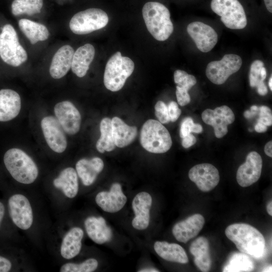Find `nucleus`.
Listing matches in <instances>:
<instances>
[{
    "instance_id": "1",
    "label": "nucleus",
    "mask_w": 272,
    "mask_h": 272,
    "mask_svg": "<svg viewBox=\"0 0 272 272\" xmlns=\"http://www.w3.org/2000/svg\"><path fill=\"white\" fill-rule=\"evenodd\" d=\"M225 234L241 252L256 258L264 254V238L254 227L244 223L233 224L227 227Z\"/></svg>"
},
{
    "instance_id": "2",
    "label": "nucleus",
    "mask_w": 272,
    "mask_h": 272,
    "mask_svg": "<svg viewBox=\"0 0 272 272\" xmlns=\"http://www.w3.org/2000/svg\"><path fill=\"white\" fill-rule=\"evenodd\" d=\"M143 17L147 28L153 37L158 41H165L173 31L169 10L164 5L156 2L146 3L142 9Z\"/></svg>"
},
{
    "instance_id": "3",
    "label": "nucleus",
    "mask_w": 272,
    "mask_h": 272,
    "mask_svg": "<svg viewBox=\"0 0 272 272\" xmlns=\"http://www.w3.org/2000/svg\"><path fill=\"white\" fill-rule=\"evenodd\" d=\"M4 162L13 178L21 183H32L38 177V169L36 164L21 149L12 148L8 150L5 154Z\"/></svg>"
},
{
    "instance_id": "4",
    "label": "nucleus",
    "mask_w": 272,
    "mask_h": 272,
    "mask_svg": "<svg viewBox=\"0 0 272 272\" xmlns=\"http://www.w3.org/2000/svg\"><path fill=\"white\" fill-rule=\"evenodd\" d=\"M134 69L133 61L129 57L122 56L119 51L115 53L107 61L104 74L105 87L112 92L120 90Z\"/></svg>"
},
{
    "instance_id": "5",
    "label": "nucleus",
    "mask_w": 272,
    "mask_h": 272,
    "mask_svg": "<svg viewBox=\"0 0 272 272\" xmlns=\"http://www.w3.org/2000/svg\"><path fill=\"white\" fill-rule=\"evenodd\" d=\"M140 142L146 150L156 154L166 152L172 144L168 130L159 121L154 119H149L143 124Z\"/></svg>"
},
{
    "instance_id": "6",
    "label": "nucleus",
    "mask_w": 272,
    "mask_h": 272,
    "mask_svg": "<svg viewBox=\"0 0 272 272\" xmlns=\"http://www.w3.org/2000/svg\"><path fill=\"white\" fill-rule=\"evenodd\" d=\"M0 56L5 62L15 67L27 60V53L20 44L16 30L10 24L5 25L0 34Z\"/></svg>"
},
{
    "instance_id": "7",
    "label": "nucleus",
    "mask_w": 272,
    "mask_h": 272,
    "mask_svg": "<svg viewBox=\"0 0 272 272\" xmlns=\"http://www.w3.org/2000/svg\"><path fill=\"white\" fill-rule=\"evenodd\" d=\"M211 8L229 29H242L247 25L244 10L238 0H212Z\"/></svg>"
},
{
    "instance_id": "8",
    "label": "nucleus",
    "mask_w": 272,
    "mask_h": 272,
    "mask_svg": "<svg viewBox=\"0 0 272 272\" xmlns=\"http://www.w3.org/2000/svg\"><path fill=\"white\" fill-rule=\"evenodd\" d=\"M108 21V16L103 10L90 8L75 14L70 20L69 26L74 33L86 34L103 28Z\"/></svg>"
},
{
    "instance_id": "9",
    "label": "nucleus",
    "mask_w": 272,
    "mask_h": 272,
    "mask_svg": "<svg viewBox=\"0 0 272 272\" xmlns=\"http://www.w3.org/2000/svg\"><path fill=\"white\" fill-rule=\"evenodd\" d=\"M242 64L240 56L225 54L221 60L213 61L207 65L206 74L209 80L216 85L224 84L233 74L238 72Z\"/></svg>"
},
{
    "instance_id": "10",
    "label": "nucleus",
    "mask_w": 272,
    "mask_h": 272,
    "mask_svg": "<svg viewBox=\"0 0 272 272\" xmlns=\"http://www.w3.org/2000/svg\"><path fill=\"white\" fill-rule=\"evenodd\" d=\"M9 212L14 224L22 230H28L33 223V213L27 197L15 194L8 200Z\"/></svg>"
},
{
    "instance_id": "11",
    "label": "nucleus",
    "mask_w": 272,
    "mask_h": 272,
    "mask_svg": "<svg viewBox=\"0 0 272 272\" xmlns=\"http://www.w3.org/2000/svg\"><path fill=\"white\" fill-rule=\"evenodd\" d=\"M203 122L212 126L215 136L222 138L228 132V125L233 123L235 115L228 106L223 105L215 109H206L201 114Z\"/></svg>"
},
{
    "instance_id": "12",
    "label": "nucleus",
    "mask_w": 272,
    "mask_h": 272,
    "mask_svg": "<svg viewBox=\"0 0 272 272\" xmlns=\"http://www.w3.org/2000/svg\"><path fill=\"white\" fill-rule=\"evenodd\" d=\"M41 126L49 148L56 153L64 152L67 147L66 138L57 119L51 116L45 117L41 120Z\"/></svg>"
},
{
    "instance_id": "13",
    "label": "nucleus",
    "mask_w": 272,
    "mask_h": 272,
    "mask_svg": "<svg viewBox=\"0 0 272 272\" xmlns=\"http://www.w3.org/2000/svg\"><path fill=\"white\" fill-rule=\"evenodd\" d=\"M54 111L56 118L65 132L72 135L79 131L81 116L72 102L63 101L57 103L54 106Z\"/></svg>"
},
{
    "instance_id": "14",
    "label": "nucleus",
    "mask_w": 272,
    "mask_h": 272,
    "mask_svg": "<svg viewBox=\"0 0 272 272\" xmlns=\"http://www.w3.org/2000/svg\"><path fill=\"white\" fill-rule=\"evenodd\" d=\"M188 177L203 192L212 190L218 184L220 181L218 169L214 165L209 163L194 166L189 171Z\"/></svg>"
},
{
    "instance_id": "15",
    "label": "nucleus",
    "mask_w": 272,
    "mask_h": 272,
    "mask_svg": "<svg viewBox=\"0 0 272 272\" xmlns=\"http://www.w3.org/2000/svg\"><path fill=\"white\" fill-rule=\"evenodd\" d=\"M262 167V160L260 155L255 151L250 152L246 161L238 168L236 179L242 187H248L255 183L259 179Z\"/></svg>"
},
{
    "instance_id": "16",
    "label": "nucleus",
    "mask_w": 272,
    "mask_h": 272,
    "mask_svg": "<svg viewBox=\"0 0 272 272\" xmlns=\"http://www.w3.org/2000/svg\"><path fill=\"white\" fill-rule=\"evenodd\" d=\"M189 35L194 41L196 47L201 52H208L216 45L218 34L211 26L201 22H193L187 27Z\"/></svg>"
},
{
    "instance_id": "17",
    "label": "nucleus",
    "mask_w": 272,
    "mask_h": 272,
    "mask_svg": "<svg viewBox=\"0 0 272 272\" xmlns=\"http://www.w3.org/2000/svg\"><path fill=\"white\" fill-rule=\"evenodd\" d=\"M97 205L104 211L114 213L121 210L127 201V197L122 191L121 185L113 183L109 191H102L95 197Z\"/></svg>"
},
{
    "instance_id": "18",
    "label": "nucleus",
    "mask_w": 272,
    "mask_h": 272,
    "mask_svg": "<svg viewBox=\"0 0 272 272\" xmlns=\"http://www.w3.org/2000/svg\"><path fill=\"white\" fill-rule=\"evenodd\" d=\"M152 203V196L147 192H141L134 196L132 201L134 217L131 222L134 229L143 230L148 228L150 223V211Z\"/></svg>"
},
{
    "instance_id": "19",
    "label": "nucleus",
    "mask_w": 272,
    "mask_h": 272,
    "mask_svg": "<svg viewBox=\"0 0 272 272\" xmlns=\"http://www.w3.org/2000/svg\"><path fill=\"white\" fill-rule=\"evenodd\" d=\"M205 222L201 215L194 214L176 223L172 228L173 235L179 242L186 243L198 235Z\"/></svg>"
},
{
    "instance_id": "20",
    "label": "nucleus",
    "mask_w": 272,
    "mask_h": 272,
    "mask_svg": "<svg viewBox=\"0 0 272 272\" xmlns=\"http://www.w3.org/2000/svg\"><path fill=\"white\" fill-rule=\"evenodd\" d=\"M74 50L69 45L61 46L53 56L50 67V76L55 79L64 77L71 68Z\"/></svg>"
},
{
    "instance_id": "21",
    "label": "nucleus",
    "mask_w": 272,
    "mask_h": 272,
    "mask_svg": "<svg viewBox=\"0 0 272 272\" xmlns=\"http://www.w3.org/2000/svg\"><path fill=\"white\" fill-rule=\"evenodd\" d=\"M21 108L19 94L11 89L0 90V121H8L15 118Z\"/></svg>"
},
{
    "instance_id": "22",
    "label": "nucleus",
    "mask_w": 272,
    "mask_h": 272,
    "mask_svg": "<svg viewBox=\"0 0 272 272\" xmlns=\"http://www.w3.org/2000/svg\"><path fill=\"white\" fill-rule=\"evenodd\" d=\"M86 232L89 238L98 244H102L111 240L112 232L102 217H88L84 222Z\"/></svg>"
},
{
    "instance_id": "23",
    "label": "nucleus",
    "mask_w": 272,
    "mask_h": 272,
    "mask_svg": "<svg viewBox=\"0 0 272 272\" xmlns=\"http://www.w3.org/2000/svg\"><path fill=\"white\" fill-rule=\"evenodd\" d=\"M103 168V161L99 157H94L91 159H82L76 165L77 174L85 186L92 184Z\"/></svg>"
},
{
    "instance_id": "24",
    "label": "nucleus",
    "mask_w": 272,
    "mask_h": 272,
    "mask_svg": "<svg viewBox=\"0 0 272 272\" xmlns=\"http://www.w3.org/2000/svg\"><path fill=\"white\" fill-rule=\"evenodd\" d=\"M84 231L80 227H74L65 234L60 246V254L66 259H70L79 254L82 248Z\"/></svg>"
},
{
    "instance_id": "25",
    "label": "nucleus",
    "mask_w": 272,
    "mask_h": 272,
    "mask_svg": "<svg viewBox=\"0 0 272 272\" xmlns=\"http://www.w3.org/2000/svg\"><path fill=\"white\" fill-rule=\"evenodd\" d=\"M95 53L94 46L89 43L79 47L74 52L71 65L73 72L78 77H84Z\"/></svg>"
},
{
    "instance_id": "26",
    "label": "nucleus",
    "mask_w": 272,
    "mask_h": 272,
    "mask_svg": "<svg viewBox=\"0 0 272 272\" xmlns=\"http://www.w3.org/2000/svg\"><path fill=\"white\" fill-rule=\"evenodd\" d=\"M189 251L194 256V262L196 266L202 271H209L212 261L208 239L204 237L195 239L191 243Z\"/></svg>"
},
{
    "instance_id": "27",
    "label": "nucleus",
    "mask_w": 272,
    "mask_h": 272,
    "mask_svg": "<svg viewBox=\"0 0 272 272\" xmlns=\"http://www.w3.org/2000/svg\"><path fill=\"white\" fill-rule=\"evenodd\" d=\"M112 133L115 146L125 147L130 144L137 137L138 130L134 126H129L118 117L111 119Z\"/></svg>"
},
{
    "instance_id": "28",
    "label": "nucleus",
    "mask_w": 272,
    "mask_h": 272,
    "mask_svg": "<svg viewBox=\"0 0 272 272\" xmlns=\"http://www.w3.org/2000/svg\"><path fill=\"white\" fill-rule=\"evenodd\" d=\"M154 248L159 256L167 261L183 264L188 262L184 248L177 243L157 241L154 243Z\"/></svg>"
},
{
    "instance_id": "29",
    "label": "nucleus",
    "mask_w": 272,
    "mask_h": 272,
    "mask_svg": "<svg viewBox=\"0 0 272 272\" xmlns=\"http://www.w3.org/2000/svg\"><path fill=\"white\" fill-rule=\"evenodd\" d=\"M53 183L56 188L60 189L69 198H73L78 194V174L72 167H67L62 170L58 176L54 179Z\"/></svg>"
},
{
    "instance_id": "30",
    "label": "nucleus",
    "mask_w": 272,
    "mask_h": 272,
    "mask_svg": "<svg viewBox=\"0 0 272 272\" xmlns=\"http://www.w3.org/2000/svg\"><path fill=\"white\" fill-rule=\"evenodd\" d=\"M19 27L32 44L47 39L49 33L44 25L31 20L22 19L19 20Z\"/></svg>"
},
{
    "instance_id": "31",
    "label": "nucleus",
    "mask_w": 272,
    "mask_h": 272,
    "mask_svg": "<svg viewBox=\"0 0 272 272\" xmlns=\"http://www.w3.org/2000/svg\"><path fill=\"white\" fill-rule=\"evenodd\" d=\"M100 137L96 145L97 150L101 153L105 151L110 152L115 147L112 133L111 119L104 118L100 124Z\"/></svg>"
},
{
    "instance_id": "32",
    "label": "nucleus",
    "mask_w": 272,
    "mask_h": 272,
    "mask_svg": "<svg viewBox=\"0 0 272 272\" xmlns=\"http://www.w3.org/2000/svg\"><path fill=\"white\" fill-rule=\"evenodd\" d=\"M254 268V263L247 254L241 252L231 255L223 271H250Z\"/></svg>"
},
{
    "instance_id": "33",
    "label": "nucleus",
    "mask_w": 272,
    "mask_h": 272,
    "mask_svg": "<svg viewBox=\"0 0 272 272\" xmlns=\"http://www.w3.org/2000/svg\"><path fill=\"white\" fill-rule=\"evenodd\" d=\"M43 4V0H14L11 5L12 12L14 16L32 15L40 12Z\"/></svg>"
},
{
    "instance_id": "34",
    "label": "nucleus",
    "mask_w": 272,
    "mask_h": 272,
    "mask_svg": "<svg viewBox=\"0 0 272 272\" xmlns=\"http://www.w3.org/2000/svg\"><path fill=\"white\" fill-rule=\"evenodd\" d=\"M98 265V261L93 258L87 259L80 263H66L60 268L61 272H92L95 270Z\"/></svg>"
},
{
    "instance_id": "35",
    "label": "nucleus",
    "mask_w": 272,
    "mask_h": 272,
    "mask_svg": "<svg viewBox=\"0 0 272 272\" xmlns=\"http://www.w3.org/2000/svg\"><path fill=\"white\" fill-rule=\"evenodd\" d=\"M174 80L175 83L177 85V86L187 91L196 83L194 76L179 70L175 71Z\"/></svg>"
},
{
    "instance_id": "36",
    "label": "nucleus",
    "mask_w": 272,
    "mask_h": 272,
    "mask_svg": "<svg viewBox=\"0 0 272 272\" xmlns=\"http://www.w3.org/2000/svg\"><path fill=\"white\" fill-rule=\"evenodd\" d=\"M202 127L198 123H194L190 117L185 118L182 121L180 128V137L183 138L191 132L201 133Z\"/></svg>"
},
{
    "instance_id": "37",
    "label": "nucleus",
    "mask_w": 272,
    "mask_h": 272,
    "mask_svg": "<svg viewBox=\"0 0 272 272\" xmlns=\"http://www.w3.org/2000/svg\"><path fill=\"white\" fill-rule=\"evenodd\" d=\"M263 65V62L260 60H255L251 64L249 79L250 86L252 88L256 87L263 81L260 76V70Z\"/></svg>"
},
{
    "instance_id": "38",
    "label": "nucleus",
    "mask_w": 272,
    "mask_h": 272,
    "mask_svg": "<svg viewBox=\"0 0 272 272\" xmlns=\"http://www.w3.org/2000/svg\"><path fill=\"white\" fill-rule=\"evenodd\" d=\"M155 115L162 124H165L170 121L168 113V106L162 101H158L155 106Z\"/></svg>"
},
{
    "instance_id": "39",
    "label": "nucleus",
    "mask_w": 272,
    "mask_h": 272,
    "mask_svg": "<svg viewBox=\"0 0 272 272\" xmlns=\"http://www.w3.org/2000/svg\"><path fill=\"white\" fill-rule=\"evenodd\" d=\"M259 114L257 122H260L266 126H271L272 124L271 111L269 108L266 106H261L259 107Z\"/></svg>"
},
{
    "instance_id": "40",
    "label": "nucleus",
    "mask_w": 272,
    "mask_h": 272,
    "mask_svg": "<svg viewBox=\"0 0 272 272\" xmlns=\"http://www.w3.org/2000/svg\"><path fill=\"white\" fill-rule=\"evenodd\" d=\"M176 95L178 103L181 106L186 105L190 102L188 91L176 86Z\"/></svg>"
},
{
    "instance_id": "41",
    "label": "nucleus",
    "mask_w": 272,
    "mask_h": 272,
    "mask_svg": "<svg viewBox=\"0 0 272 272\" xmlns=\"http://www.w3.org/2000/svg\"><path fill=\"white\" fill-rule=\"evenodd\" d=\"M168 110L170 121H176L181 113L177 103L175 101H171L168 105Z\"/></svg>"
},
{
    "instance_id": "42",
    "label": "nucleus",
    "mask_w": 272,
    "mask_h": 272,
    "mask_svg": "<svg viewBox=\"0 0 272 272\" xmlns=\"http://www.w3.org/2000/svg\"><path fill=\"white\" fill-rule=\"evenodd\" d=\"M196 142V138L190 133L182 138V146L184 148H188L194 145Z\"/></svg>"
},
{
    "instance_id": "43",
    "label": "nucleus",
    "mask_w": 272,
    "mask_h": 272,
    "mask_svg": "<svg viewBox=\"0 0 272 272\" xmlns=\"http://www.w3.org/2000/svg\"><path fill=\"white\" fill-rule=\"evenodd\" d=\"M12 266L11 262L8 258L0 256V272L9 271Z\"/></svg>"
},
{
    "instance_id": "44",
    "label": "nucleus",
    "mask_w": 272,
    "mask_h": 272,
    "mask_svg": "<svg viewBox=\"0 0 272 272\" xmlns=\"http://www.w3.org/2000/svg\"><path fill=\"white\" fill-rule=\"evenodd\" d=\"M257 92L261 96H264L267 93V88L264 82L259 83L256 87Z\"/></svg>"
},
{
    "instance_id": "45",
    "label": "nucleus",
    "mask_w": 272,
    "mask_h": 272,
    "mask_svg": "<svg viewBox=\"0 0 272 272\" xmlns=\"http://www.w3.org/2000/svg\"><path fill=\"white\" fill-rule=\"evenodd\" d=\"M254 129L257 132H264L267 130V127L265 124L260 122H257L255 125Z\"/></svg>"
},
{
    "instance_id": "46",
    "label": "nucleus",
    "mask_w": 272,
    "mask_h": 272,
    "mask_svg": "<svg viewBox=\"0 0 272 272\" xmlns=\"http://www.w3.org/2000/svg\"><path fill=\"white\" fill-rule=\"evenodd\" d=\"M264 152L266 155L272 157V141L267 142L264 146Z\"/></svg>"
},
{
    "instance_id": "47",
    "label": "nucleus",
    "mask_w": 272,
    "mask_h": 272,
    "mask_svg": "<svg viewBox=\"0 0 272 272\" xmlns=\"http://www.w3.org/2000/svg\"><path fill=\"white\" fill-rule=\"evenodd\" d=\"M257 111L251 110H246L244 112V116L246 118H250L256 115Z\"/></svg>"
},
{
    "instance_id": "48",
    "label": "nucleus",
    "mask_w": 272,
    "mask_h": 272,
    "mask_svg": "<svg viewBox=\"0 0 272 272\" xmlns=\"http://www.w3.org/2000/svg\"><path fill=\"white\" fill-rule=\"evenodd\" d=\"M5 211L4 205L0 201V227L5 215Z\"/></svg>"
},
{
    "instance_id": "49",
    "label": "nucleus",
    "mask_w": 272,
    "mask_h": 272,
    "mask_svg": "<svg viewBox=\"0 0 272 272\" xmlns=\"http://www.w3.org/2000/svg\"><path fill=\"white\" fill-rule=\"evenodd\" d=\"M264 4L267 10L270 13L272 12V0H264Z\"/></svg>"
},
{
    "instance_id": "50",
    "label": "nucleus",
    "mask_w": 272,
    "mask_h": 272,
    "mask_svg": "<svg viewBox=\"0 0 272 272\" xmlns=\"http://www.w3.org/2000/svg\"><path fill=\"white\" fill-rule=\"evenodd\" d=\"M260 76L261 79L263 81L266 78V69L264 66H262L260 70Z\"/></svg>"
},
{
    "instance_id": "51",
    "label": "nucleus",
    "mask_w": 272,
    "mask_h": 272,
    "mask_svg": "<svg viewBox=\"0 0 272 272\" xmlns=\"http://www.w3.org/2000/svg\"><path fill=\"white\" fill-rule=\"evenodd\" d=\"M266 210L268 214L271 216H272V202L270 201L266 207Z\"/></svg>"
},
{
    "instance_id": "52",
    "label": "nucleus",
    "mask_w": 272,
    "mask_h": 272,
    "mask_svg": "<svg viewBox=\"0 0 272 272\" xmlns=\"http://www.w3.org/2000/svg\"><path fill=\"white\" fill-rule=\"evenodd\" d=\"M138 271L139 272H149V271L156 272V271H159L157 269H155L154 268H146L141 269L139 270Z\"/></svg>"
},
{
    "instance_id": "53",
    "label": "nucleus",
    "mask_w": 272,
    "mask_h": 272,
    "mask_svg": "<svg viewBox=\"0 0 272 272\" xmlns=\"http://www.w3.org/2000/svg\"><path fill=\"white\" fill-rule=\"evenodd\" d=\"M268 86L269 87L270 90H272V77L271 76L269 78V82H268Z\"/></svg>"
},
{
    "instance_id": "54",
    "label": "nucleus",
    "mask_w": 272,
    "mask_h": 272,
    "mask_svg": "<svg viewBox=\"0 0 272 272\" xmlns=\"http://www.w3.org/2000/svg\"><path fill=\"white\" fill-rule=\"evenodd\" d=\"M263 271H271V266H268L267 267H266L263 269Z\"/></svg>"
},
{
    "instance_id": "55",
    "label": "nucleus",
    "mask_w": 272,
    "mask_h": 272,
    "mask_svg": "<svg viewBox=\"0 0 272 272\" xmlns=\"http://www.w3.org/2000/svg\"><path fill=\"white\" fill-rule=\"evenodd\" d=\"M251 110L257 111L258 109V107L255 105H253L250 107Z\"/></svg>"
}]
</instances>
